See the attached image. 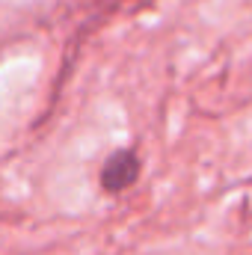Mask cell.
Segmentation results:
<instances>
[{
  "label": "cell",
  "mask_w": 252,
  "mask_h": 255,
  "mask_svg": "<svg viewBox=\"0 0 252 255\" xmlns=\"http://www.w3.org/2000/svg\"><path fill=\"white\" fill-rule=\"evenodd\" d=\"M136 175H139V157L130 148H122V151L110 154L104 160V166H101V184H104V190H110V193L127 190L136 181Z\"/></svg>",
  "instance_id": "obj_1"
}]
</instances>
